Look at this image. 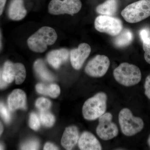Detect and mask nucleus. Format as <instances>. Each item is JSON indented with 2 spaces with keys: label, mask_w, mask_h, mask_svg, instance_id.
<instances>
[{
  "label": "nucleus",
  "mask_w": 150,
  "mask_h": 150,
  "mask_svg": "<svg viewBox=\"0 0 150 150\" xmlns=\"http://www.w3.org/2000/svg\"><path fill=\"white\" fill-rule=\"evenodd\" d=\"M7 0H0V16L3 13Z\"/></svg>",
  "instance_id": "obj_32"
},
{
  "label": "nucleus",
  "mask_w": 150,
  "mask_h": 150,
  "mask_svg": "<svg viewBox=\"0 0 150 150\" xmlns=\"http://www.w3.org/2000/svg\"><path fill=\"white\" fill-rule=\"evenodd\" d=\"M51 105L50 100L45 98H38L35 103V106L40 111H47L50 108Z\"/></svg>",
  "instance_id": "obj_23"
},
{
  "label": "nucleus",
  "mask_w": 150,
  "mask_h": 150,
  "mask_svg": "<svg viewBox=\"0 0 150 150\" xmlns=\"http://www.w3.org/2000/svg\"><path fill=\"white\" fill-rule=\"evenodd\" d=\"M15 69L14 64L9 61L5 62L2 71L3 79L8 83H11L15 79Z\"/></svg>",
  "instance_id": "obj_20"
},
{
  "label": "nucleus",
  "mask_w": 150,
  "mask_h": 150,
  "mask_svg": "<svg viewBox=\"0 0 150 150\" xmlns=\"http://www.w3.org/2000/svg\"><path fill=\"white\" fill-rule=\"evenodd\" d=\"M4 146L1 144H0V150H3L4 149Z\"/></svg>",
  "instance_id": "obj_34"
},
{
  "label": "nucleus",
  "mask_w": 150,
  "mask_h": 150,
  "mask_svg": "<svg viewBox=\"0 0 150 150\" xmlns=\"http://www.w3.org/2000/svg\"><path fill=\"white\" fill-rule=\"evenodd\" d=\"M57 39V33L52 28L41 27L28 38L27 44L30 50L36 53H43L48 46L53 45Z\"/></svg>",
  "instance_id": "obj_1"
},
{
  "label": "nucleus",
  "mask_w": 150,
  "mask_h": 150,
  "mask_svg": "<svg viewBox=\"0 0 150 150\" xmlns=\"http://www.w3.org/2000/svg\"><path fill=\"white\" fill-rule=\"evenodd\" d=\"M15 69V80L16 84H21L24 82L26 77V71L24 65L21 63L14 64Z\"/></svg>",
  "instance_id": "obj_21"
},
{
  "label": "nucleus",
  "mask_w": 150,
  "mask_h": 150,
  "mask_svg": "<svg viewBox=\"0 0 150 150\" xmlns=\"http://www.w3.org/2000/svg\"><path fill=\"white\" fill-rule=\"evenodd\" d=\"M99 123L96 129V134L104 141L112 139L118 136V129L112 122V115L110 112H105L99 118Z\"/></svg>",
  "instance_id": "obj_8"
},
{
  "label": "nucleus",
  "mask_w": 150,
  "mask_h": 150,
  "mask_svg": "<svg viewBox=\"0 0 150 150\" xmlns=\"http://www.w3.org/2000/svg\"><path fill=\"white\" fill-rule=\"evenodd\" d=\"M79 139V134L77 127L72 126L67 127L62 136L61 143L67 150L72 149L76 145Z\"/></svg>",
  "instance_id": "obj_12"
},
{
  "label": "nucleus",
  "mask_w": 150,
  "mask_h": 150,
  "mask_svg": "<svg viewBox=\"0 0 150 150\" xmlns=\"http://www.w3.org/2000/svg\"><path fill=\"white\" fill-rule=\"evenodd\" d=\"M110 64V60L107 56L98 55L88 63L85 71L92 77H101L107 73Z\"/></svg>",
  "instance_id": "obj_9"
},
{
  "label": "nucleus",
  "mask_w": 150,
  "mask_h": 150,
  "mask_svg": "<svg viewBox=\"0 0 150 150\" xmlns=\"http://www.w3.org/2000/svg\"><path fill=\"white\" fill-rule=\"evenodd\" d=\"M69 57V51L66 48L54 50L47 55V61L54 68L59 69L60 66L66 62Z\"/></svg>",
  "instance_id": "obj_14"
},
{
  "label": "nucleus",
  "mask_w": 150,
  "mask_h": 150,
  "mask_svg": "<svg viewBox=\"0 0 150 150\" xmlns=\"http://www.w3.org/2000/svg\"><path fill=\"white\" fill-rule=\"evenodd\" d=\"M94 25L98 31L112 36L118 35L123 29L122 23L120 19L108 16H98L95 21Z\"/></svg>",
  "instance_id": "obj_7"
},
{
  "label": "nucleus",
  "mask_w": 150,
  "mask_h": 150,
  "mask_svg": "<svg viewBox=\"0 0 150 150\" xmlns=\"http://www.w3.org/2000/svg\"><path fill=\"white\" fill-rule=\"evenodd\" d=\"M113 76L118 83L125 86L136 85L142 79V73L139 67L127 63H123L113 71Z\"/></svg>",
  "instance_id": "obj_3"
},
{
  "label": "nucleus",
  "mask_w": 150,
  "mask_h": 150,
  "mask_svg": "<svg viewBox=\"0 0 150 150\" xmlns=\"http://www.w3.org/2000/svg\"><path fill=\"white\" fill-rule=\"evenodd\" d=\"M124 19L136 23L150 16V0H140L126 7L121 12Z\"/></svg>",
  "instance_id": "obj_4"
},
{
  "label": "nucleus",
  "mask_w": 150,
  "mask_h": 150,
  "mask_svg": "<svg viewBox=\"0 0 150 150\" xmlns=\"http://www.w3.org/2000/svg\"><path fill=\"white\" fill-rule=\"evenodd\" d=\"M91 48L87 43H81L78 48L71 50L70 54L71 64L74 69L79 70L89 56Z\"/></svg>",
  "instance_id": "obj_10"
},
{
  "label": "nucleus",
  "mask_w": 150,
  "mask_h": 150,
  "mask_svg": "<svg viewBox=\"0 0 150 150\" xmlns=\"http://www.w3.org/2000/svg\"><path fill=\"white\" fill-rule=\"evenodd\" d=\"M9 109L3 103L0 102V116L7 123H9L11 120V113Z\"/></svg>",
  "instance_id": "obj_25"
},
{
  "label": "nucleus",
  "mask_w": 150,
  "mask_h": 150,
  "mask_svg": "<svg viewBox=\"0 0 150 150\" xmlns=\"http://www.w3.org/2000/svg\"><path fill=\"white\" fill-rule=\"evenodd\" d=\"M39 147V142L38 140L33 139L23 144L21 149L22 150H38Z\"/></svg>",
  "instance_id": "obj_26"
},
{
  "label": "nucleus",
  "mask_w": 150,
  "mask_h": 150,
  "mask_svg": "<svg viewBox=\"0 0 150 150\" xmlns=\"http://www.w3.org/2000/svg\"><path fill=\"white\" fill-rule=\"evenodd\" d=\"M36 90L38 93L49 96L53 98H56L61 92L59 86L55 84L47 86L43 83H38L36 85Z\"/></svg>",
  "instance_id": "obj_18"
},
{
  "label": "nucleus",
  "mask_w": 150,
  "mask_h": 150,
  "mask_svg": "<svg viewBox=\"0 0 150 150\" xmlns=\"http://www.w3.org/2000/svg\"><path fill=\"white\" fill-rule=\"evenodd\" d=\"M150 30L146 28H143L140 32V35L142 41L146 40L150 37Z\"/></svg>",
  "instance_id": "obj_29"
},
{
  "label": "nucleus",
  "mask_w": 150,
  "mask_h": 150,
  "mask_svg": "<svg viewBox=\"0 0 150 150\" xmlns=\"http://www.w3.org/2000/svg\"><path fill=\"white\" fill-rule=\"evenodd\" d=\"M29 126L34 131H37L40 127V119L35 112H32L30 115Z\"/></svg>",
  "instance_id": "obj_24"
},
{
  "label": "nucleus",
  "mask_w": 150,
  "mask_h": 150,
  "mask_svg": "<svg viewBox=\"0 0 150 150\" xmlns=\"http://www.w3.org/2000/svg\"><path fill=\"white\" fill-rule=\"evenodd\" d=\"M9 109L11 111L17 109L26 108V95L23 91L15 89L10 95L8 98Z\"/></svg>",
  "instance_id": "obj_13"
},
{
  "label": "nucleus",
  "mask_w": 150,
  "mask_h": 150,
  "mask_svg": "<svg viewBox=\"0 0 150 150\" xmlns=\"http://www.w3.org/2000/svg\"><path fill=\"white\" fill-rule=\"evenodd\" d=\"M143 42V49L144 51V58L146 62L150 64V36Z\"/></svg>",
  "instance_id": "obj_27"
},
{
  "label": "nucleus",
  "mask_w": 150,
  "mask_h": 150,
  "mask_svg": "<svg viewBox=\"0 0 150 150\" xmlns=\"http://www.w3.org/2000/svg\"><path fill=\"white\" fill-rule=\"evenodd\" d=\"M3 131H4V126H3L2 123L0 121V136L2 134Z\"/></svg>",
  "instance_id": "obj_33"
},
{
  "label": "nucleus",
  "mask_w": 150,
  "mask_h": 150,
  "mask_svg": "<svg viewBox=\"0 0 150 150\" xmlns=\"http://www.w3.org/2000/svg\"><path fill=\"white\" fill-rule=\"evenodd\" d=\"M148 144H149V146H150V136L149 137V139H148Z\"/></svg>",
  "instance_id": "obj_35"
},
{
  "label": "nucleus",
  "mask_w": 150,
  "mask_h": 150,
  "mask_svg": "<svg viewBox=\"0 0 150 150\" xmlns=\"http://www.w3.org/2000/svg\"><path fill=\"white\" fill-rule=\"evenodd\" d=\"M27 11L24 6L23 0H12L8 9V16L14 21L21 20L26 16Z\"/></svg>",
  "instance_id": "obj_15"
},
{
  "label": "nucleus",
  "mask_w": 150,
  "mask_h": 150,
  "mask_svg": "<svg viewBox=\"0 0 150 150\" xmlns=\"http://www.w3.org/2000/svg\"><path fill=\"white\" fill-rule=\"evenodd\" d=\"M40 119L43 126L51 127L54 125L55 121L54 115L47 111H40Z\"/></svg>",
  "instance_id": "obj_22"
},
{
  "label": "nucleus",
  "mask_w": 150,
  "mask_h": 150,
  "mask_svg": "<svg viewBox=\"0 0 150 150\" xmlns=\"http://www.w3.org/2000/svg\"><path fill=\"white\" fill-rule=\"evenodd\" d=\"M144 88L145 95L150 99V75H149L146 78Z\"/></svg>",
  "instance_id": "obj_28"
},
{
  "label": "nucleus",
  "mask_w": 150,
  "mask_h": 150,
  "mask_svg": "<svg viewBox=\"0 0 150 150\" xmlns=\"http://www.w3.org/2000/svg\"><path fill=\"white\" fill-rule=\"evenodd\" d=\"M118 8L117 0H107L103 4L97 7L98 13L102 15L112 16L115 14Z\"/></svg>",
  "instance_id": "obj_16"
},
{
  "label": "nucleus",
  "mask_w": 150,
  "mask_h": 150,
  "mask_svg": "<svg viewBox=\"0 0 150 150\" xmlns=\"http://www.w3.org/2000/svg\"><path fill=\"white\" fill-rule=\"evenodd\" d=\"M34 70L37 75L43 80L47 81H54V76L46 67L45 63L41 59H38L34 64Z\"/></svg>",
  "instance_id": "obj_17"
},
{
  "label": "nucleus",
  "mask_w": 150,
  "mask_h": 150,
  "mask_svg": "<svg viewBox=\"0 0 150 150\" xmlns=\"http://www.w3.org/2000/svg\"><path fill=\"white\" fill-rule=\"evenodd\" d=\"M43 149L45 150H59V148L53 144L48 142L46 143V144L44 146Z\"/></svg>",
  "instance_id": "obj_30"
},
{
  "label": "nucleus",
  "mask_w": 150,
  "mask_h": 150,
  "mask_svg": "<svg viewBox=\"0 0 150 150\" xmlns=\"http://www.w3.org/2000/svg\"><path fill=\"white\" fill-rule=\"evenodd\" d=\"M133 34L128 29H124L117 35L114 40L115 46L123 47L129 45L133 40Z\"/></svg>",
  "instance_id": "obj_19"
},
{
  "label": "nucleus",
  "mask_w": 150,
  "mask_h": 150,
  "mask_svg": "<svg viewBox=\"0 0 150 150\" xmlns=\"http://www.w3.org/2000/svg\"><path fill=\"white\" fill-rule=\"evenodd\" d=\"M8 83L6 82L3 79L2 77V71L0 69V89L5 88Z\"/></svg>",
  "instance_id": "obj_31"
},
{
  "label": "nucleus",
  "mask_w": 150,
  "mask_h": 150,
  "mask_svg": "<svg viewBox=\"0 0 150 150\" xmlns=\"http://www.w3.org/2000/svg\"><path fill=\"white\" fill-rule=\"evenodd\" d=\"M107 96L103 92H99L86 100L82 108L85 119L94 121L106 112Z\"/></svg>",
  "instance_id": "obj_2"
},
{
  "label": "nucleus",
  "mask_w": 150,
  "mask_h": 150,
  "mask_svg": "<svg viewBox=\"0 0 150 150\" xmlns=\"http://www.w3.org/2000/svg\"><path fill=\"white\" fill-rule=\"evenodd\" d=\"M118 121L122 133L127 137H131L139 133L144 125L142 118L134 116L128 108L121 110L118 115Z\"/></svg>",
  "instance_id": "obj_5"
},
{
  "label": "nucleus",
  "mask_w": 150,
  "mask_h": 150,
  "mask_svg": "<svg viewBox=\"0 0 150 150\" xmlns=\"http://www.w3.org/2000/svg\"><path fill=\"white\" fill-rule=\"evenodd\" d=\"M82 7L80 0H52L48 5V11L54 15L68 14L73 15Z\"/></svg>",
  "instance_id": "obj_6"
},
{
  "label": "nucleus",
  "mask_w": 150,
  "mask_h": 150,
  "mask_svg": "<svg viewBox=\"0 0 150 150\" xmlns=\"http://www.w3.org/2000/svg\"><path fill=\"white\" fill-rule=\"evenodd\" d=\"M1 33H0V49H1Z\"/></svg>",
  "instance_id": "obj_36"
},
{
  "label": "nucleus",
  "mask_w": 150,
  "mask_h": 150,
  "mask_svg": "<svg viewBox=\"0 0 150 150\" xmlns=\"http://www.w3.org/2000/svg\"><path fill=\"white\" fill-rule=\"evenodd\" d=\"M78 145L82 150H101L102 149L96 137L88 131H85L81 135Z\"/></svg>",
  "instance_id": "obj_11"
}]
</instances>
